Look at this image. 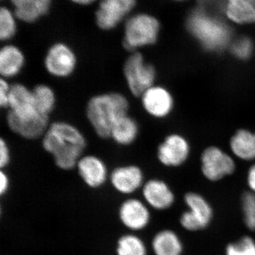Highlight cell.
Instances as JSON below:
<instances>
[{
  "mask_svg": "<svg viewBox=\"0 0 255 255\" xmlns=\"http://www.w3.org/2000/svg\"><path fill=\"white\" fill-rule=\"evenodd\" d=\"M42 147L63 170L76 167L87 147V140L78 127L63 121L50 123L41 138Z\"/></svg>",
  "mask_w": 255,
  "mask_h": 255,
  "instance_id": "cell-1",
  "label": "cell"
},
{
  "mask_svg": "<svg viewBox=\"0 0 255 255\" xmlns=\"http://www.w3.org/2000/svg\"><path fill=\"white\" fill-rule=\"evenodd\" d=\"M186 25L189 33L207 51H221L231 43V28L213 11L202 7L193 10Z\"/></svg>",
  "mask_w": 255,
  "mask_h": 255,
  "instance_id": "cell-2",
  "label": "cell"
},
{
  "mask_svg": "<svg viewBox=\"0 0 255 255\" xmlns=\"http://www.w3.org/2000/svg\"><path fill=\"white\" fill-rule=\"evenodd\" d=\"M129 108L128 100L120 92L99 94L87 102V120L99 137L110 138L112 127L119 119L128 114Z\"/></svg>",
  "mask_w": 255,
  "mask_h": 255,
  "instance_id": "cell-3",
  "label": "cell"
},
{
  "mask_svg": "<svg viewBox=\"0 0 255 255\" xmlns=\"http://www.w3.org/2000/svg\"><path fill=\"white\" fill-rule=\"evenodd\" d=\"M160 23L157 18L146 13L129 16L124 26L123 46L130 53L155 44L158 39Z\"/></svg>",
  "mask_w": 255,
  "mask_h": 255,
  "instance_id": "cell-4",
  "label": "cell"
},
{
  "mask_svg": "<svg viewBox=\"0 0 255 255\" xmlns=\"http://www.w3.org/2000/svg\"><path fill=\"white\" fill-rule=\"evenodd\" d=\"M123 74L128 89L135 97H140L155 85L156 70L152 64L145 61L140 52L130 53L124 64Z\"/></svg>",
  "mask_w": 255,
  "mask_h": 255,
  "instance_id": "cell-5",
  "label": "cell"
},
{
  "mask_svg": "<svg viewBox=\"0 0 255 255\" xmlns=\"http://www.w3.org/2000/svg\"><path fill=\"white\" fill-rule=\"evenodd\" d=\"M184 201L187 211L181 214L179 220L183 229L188 232L195 233L209 228L214 216V209L209 201L196 191L186 193Z\"/></svg>",
  "mask_w": 255,
  "mask_h": 255,
  "instance_id": "cell-6",
  "label": "cell"
},
{
  "mask_svg": "<svg viewBox=\"0 0 255 255\" xmlns=\"http://www.w3.org/2000/svg\"><path fill=\"white\" fill-rule=\"evenodd\" d=\"M43 65L50 76L58 79L68 78L76 70L78 57L67 43L56 42L47 50Z\"/></svg>",
  "mask_w": 255,
  "mask_h": 255,
  "instance_id": "cell-7",
  "label": "cell"
},
{
  "mask_svg": "<svg viewBox=\"0 0 255 255\" xmlns=\"http://www.w3.org/2000/svg\"><path fill=\"white\" fill-rule=\"evenodd\" d=\"M236 169L234 159L219 147L211 146L201 154V173L209 182L222 180L234 173Z\"/></svg>",
  "mask_w": 255,
  "mask_h": 255,
  "instance_id": "cell-8",
  "label": "cell"
},
{
  "mask_svg": "<svg viewBox=\"0 0 255 255\" xmlns=\"http://www.w3.org/2000/svg\"><path fill=\"white\" fill-rule=\"evenodd\" d=\"M136 6V0H101L96 10L95 21L103 31H111L117 27Z\"/></svg>",
  "mask_w": 255,
  "mask_h": 255,
  "instance_id": "cell-9",
  "label": "cell"
},
{
  "mask_svg": "<svg viewBox=\"0 0 255 255\" xmlns=\"http://www.w3.org/2000/svg\"><path fill=\"white\" fill-rule=\"evenodd\" d=\"M6 124L11 131L26 140L42 138L50 125L49 117L41 113L17 116L8 112Z\"/></svg>",
  "mask_w": 255,
  "mask_h": 255,
  "instance_id": "cell-10",
  "label": "cell"
},
{
  "mask_svg": "<svg viewBox=\"0 0 255 255\" xmlns=\"http://www.w3.org/2000/svg\"><path fill=\"white\" fill-rule=\"evenodd\" d=\"M190 155V145L179 134L167 135L157 147V159L167 167H178L187 162Z\"/></svg>",
  "mask_w": 255,
  "mask_h": 255,
  "instance_id": "cell-11",
  "label": "cell"
},
{
  "mask_svg": "<svg viewBox=\"0 0 255 255\" xmlns=\"http://www.w3.org/2000/svg\"><path fill=\"white\" fill-rule=\"evenodd\" d=\"M145 201L130 198L121 204L119 217L124 227L132 232L142 231L150 224L151 214Z\"/></svg>",
  "mask_w": 255,
  "mask_h": 255,
  "instance_id": "cell-12",
  "label": "cell"
},
{
  "mask_svg": "<svg viewBox=\"0 0 255 255\" xmlns=\"http://www.w3.org/2000/svg\"><path fill=\"white\" fill-rule=\"evenodd\" d=\"M142 108L155 119L168 117L174 108V98L167 89L154 85L140 96Z\"/></svg>",
  "mask_w": 255,
  "mask_h": 255,
  "instance_id": "cell-13",
  "label": "cell"
},
{
  "mask_svg": "<svg viewBox=\"0 0 255 255\" xmlns=\"http://www.w3.org/2000/svg\"><path fill=\"white\" fill-rule=\"evenodd\" d=\"M110 180L112 187L124 195L133 194L145 184L143 172L135 164L116 167L110 174Z\"/></svg>",
  "mask_w": 255,
  "mask_h": 255,
  "instance_id": "cell-14",
  "label": "cell"
},
{
  "mask_svg": "<svg viewBox=\"0 0 255 255\" xmlns=\"http://www.w3.org/2000/svg\"><path fill=\"white\" fill-rule=\"evenodd\" d=\"M144 201L151 209L166 211L175 203L176 197L172 188L167 182L159 179H151L142 187Z\"/></svg>",
  "mask_w": 255,
  "mask_h": 255,
  "instance_id": "cell-15",
  "label": "cell"
},
{
  "mask_svg": "<svg viewBox=\"0 0 255 255\" xmlns=\"http://www.w3.org/2000/svg\"><path fill=\"white\" fill-rule=\"evenodd\" d=\"M79 175L92 189L102 187L108 178V169L103 159L94 155H83L76 165Z\"/></svg>",
  "mask_w": 255,
  "mask_h": 255,
  "instance_id": "cell-16",
  "label": "cell"
},
{
  "mask_svg": "<svg viewBox=\"0 0 255 255\" xmlns=\"http://www.w3.org/2000/svg\"><path fill=\"white\" fill-rule=\"evenodd\" d=\"M26 57L16 45L6 43L0 49V75L1 78H14L22 71Z\"/></svg>",
  "mask_w": 255,
  "mask_h": 255,
  "instance_id": "cell-17",
  "label": "cell"
},
{
  "mask_svg": "<svg viewBox=\"0 0 255 255\" xmlns=\"http://www.w3.org/2000/svg\"><path fill=\"white\" fill-rule=\"evenodd\" d=\"M8 110V112L18 116L31 115L39 112L35 106L32 89L21 83L11 85Z\"/></svg>",
  "mask_w": 255,
  "mask_h": 255,
  "instance_id": "cell-18",
  "label": "cell"
},
{
  "mask_svg": "<svg viewBox=\"0 0 255 255\" xmlns=\"http://www.w3.org/2000/svg\"><path fill=\"white\" fill-rule=\"evenodd\" d=\"M18 20L24 23L36 22L49 11L52 0H10Z\"/></svg>",
  "mask_w": 255,
  "mask_h": 255,
  "instance_id": "cell-19",
  "label": "cell"
},
{
  "mask_svg": "<svg viewBox=\"0 0 255 255\" xmlns=\"http://www.w3.org/2000/svg\"><path fill=\"white\" fill-rule=\"evenodd\" d=\"M155 255H183L184 243L173 230L163 229L155 233L151 241Z\"/></svg>",
  "mask_w": 255,
  "mask_h": 255,
  "instance_id": "cell-20",
  "label": "cell"
},
{
  "mask_svg": "<svg viewBox=\"0 0 255 255\" xmlns=\"http://www.w3.org/2000/svg\"><path fill=\"white\" fill-rule=\"evenodd\" d=\"M223 10L228 19L236 24L255 21V0H226Z\"/></svg>",
  "mask_w": 255,
  "mask_h": 255,
  "instance_id": "cell-21",
  "label": "cell"
},
{
  "mask_svg": "<svg viewBox=\"0 0 255 255\" xmlns=\"http://www.w3.org/2000/svg\"><path fill=\"white\" fill-rule=\"evenodd\" d=\"M230 147L233 155L243 161L255 159V132L240 129L231 137Z\"/></svg>",
  "mask_w": 255,
  "mask_h": 255,
  "instance_id": "cell-22",
  "label": "cell"
},
{
  "mask_svg": "<svg viewBox=\"0 0 255 255\" xmlns=\"http://www.w3.org/2000/svg\"><path fill=\"white\" fill-rule=\"evenodd\" d=\"M138 134V124L135 119L127 114L114 124L111 130L110 138L119 145L128 146L135 142Z\"/></svg>",
  "mask_w": 255,
  "mask_h": 255,
  "instance_id": "cell-23",
  "label": "cell"
},
{
  "mask_svg": "<svg viewBox=\"0 0 255 255\" xmlns=\"http://www.w3.org/2000/svg\"><path fill=\"white\" fill-rule=\"evenodd\" d=\"M32 92L37 110L50 117L56 105V95L53 89L46 84H38L32 89Z\"/></svg>",
  "mask_w": 255,
  "mask_h": 255,
  "instance_id": "cell-24",
  "label": "cell"
},
{
  "mask_svg": "<svg viewBox=\"0 0 255 255\" xmlns=\"http://www.w3.org/2000/svg\"><path fill=\"white\" fill-rule=\"evenodd\" d=\"M117 255H147V247L141 238L135 234H126L119 238Z\"/></svg>",
  "mask_w": 255,
  "mask_h": 255,
  "instance_id": "cell-25",
  "label": "cell"
},
{
  "mask_svg": "<svg viewBox=\"0 0 255 255\" xmlns=\"http://www.w3.org/2000/svg\"><path fill=\"white\" fill-rule=\"evenodd\" d=\"M18 18L14 11L6 6L0 9V39L8 41L12 39L17 31Z\"/></svg>",
  "mask_w": 255,
  "mask_h": 255,
  "instance_id": "cell-26",
  "label": "cell"
},
{
  "mask_svg": "<svg viewBox=\"0 0 255 255\" xmlns=\"http://www.w3.org/2000/svg\"><path fill=\"white\" fill-rule=\"evenodd\" d=\"M241 210L243 222L249 231H255V193H243L241 197Z\"/></svg>",
  "mask_w": 255,
  "mask_h": 255,
  "instance_id": "cell-27",
  "label": "cell"
},
{
  "mask_svg": "<svg viewBox=\"0 0 255 255\" xmlns=\"http://www.w3.org/2000/svg\"><path fill=\"white\" fill-rule=\"evenodd\" d=\"M225 255H255V240L244 236L226 245Z\"/></svg>",
  "mask_w": 255,
  "mask_h": 255,
  "instance_id": "cell-28",
  "label": "cell"
},
{
  "mask_svg": "<svg viewBox=\"0 0 255 255\" xmlns=\"http://www.w3.org/2000/svg\"><path fill=\"white\" fill-rule=\"evenodd\" d=\"M254 51V43L251 38L241 36L231 43V52L233 56L241 60L249 59Z\"/></svg>",
  "mask_w": 255,
  "mask_h": 255,
  "instance_id": "cell-29",
  "label": "cell"
},
{
  "mask_svg": "<svg viewBox=\"0 0 255 255\" xmlns=\"http://www.w3.org/2000/svg\"><path fill=\"white\" fill-rule=\"evenodd\" d=\"M11 87V85L9 84V80L4 78L0 79V106L1 108L8 109Z\"/></svg>",
  "mask_w": 255,
  "mask_h": 255,
  "instance_id": "cell-30",
  "label": "cell"
},
{
  "mask_svg": "<svg viewBox=\"0 0 255 255\" xmlns=\"http://www.w3.org/2000/svg\"><path fill=\"white\" fill-rule=\"evenodd\" d=\"M11 160V152L7 142L1 137L0 140V167L4 169L9 165Z\"/></svg>",
  "mask_w": 255,
  "mask_h": 255,
  "instance_id": "cell-31",
  "label": "cell"
},
{
  "mask_svg": "<svg viewBox=\"0 0 255 255\" xmlns=\"http://www.w3.org/2000/svg\"><path fill=\"white\" fill-rule=\"evenodd\" d=\"M226 0H199L201 7L209 11L223 9Z\"/></svg>",
  "mask_w": 255,
  "mask_h": 255,
  "instance_id": "cell-32",
  "label": "cell"
},
{
  "mask_svg": "<svg viewBox=\"0 0 255 255\" xmlns=\"http://www.w3.org/2000/svg\"><path fill=\"white\" fill-rule=\"evenodd\" d=\"M9 187V179L7 174L1 169L0 172V194L4 195L7 192Z\"/></svg>",
  "mask_w": 255,
  "mask_h": 255,
  "instance_id": "cell-33",
  "label": "cell"
},
{
  "mask_svg": "<svg viewBox=\"0 0 255 255\" xmlns=\"http://www.w3.org/2000/svg\"><path fill=\"white\" fill-rule=\"evenodd\" d=\"M247 184L249 191L255 193V164L252 165L247 174Z\"/></svg>",
  "mask_w": 255,
  "mask_h": 255,
  "instance_id": "cell-34",
  "label": "cell"
},
{
  "mask_svg": "<svg viewBox=\"0 0 255 255\" xmlns=\"http://www.w3.org/2000/svg\"><path fill=\"white\" fill-rule=\"evenodd\" d=\"M70 1H73V3L78 5L87 6V5L94 4V3L98 1V0H70Z\"/></svg>",
  "mask_w": 255,
  "mask_h": 255,
  "instance_id": "cell-35",
  "label": "cell"
},
{
  "mask_svg": "<svg viewBox=\"0 0 255 255\" xmlns=\"http://www.w3.org/2000/svg\"><path fill=\"white\" fill-rule=\"evenodd\" d=\"M174 1H187V0H174Z\"/></svg>",
  "mask_w": 255,
  "mask_h": 255,
  "instance_id": "cell-36",
  "label": "cell"
},
{
  "mask_svg": "<svg viewBox=\"0 0 255 255\" xmlns=\"http://www.w3.org/2000/svg\"></svg>",
  "mask_w": 255,
  "mask_h": 255,
  "instance_id": "cell-37",
  "label": "cell"
}]
</instances>
